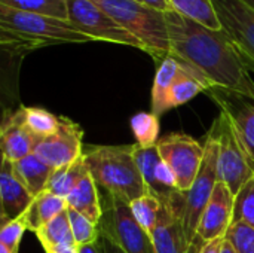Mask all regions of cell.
<instances>
[{"mask_svg": "<svg viewBox=\"0 0 254 253\" xmlns=\"http://www.w3.org/2000/svg\"><path fill=\"white\" fill-rule=\"evenodd\" d=\"M104 12L135 36L158 66L170 57L165 12L138 0H94Z\"/></svg>", "mask_w": 254, "mask_h": 253, "instance_id": "3", "label": "cell"}, {"mask_svg": "<svg viewBox=\"0 0 254 253\" xmlns=\"http://www.w3.org/2000/svg\"><path fill=\"white\" fill-rule=\"evenodd\" d=\"M183 69V63L170 55L167 57L156 70L155 79H153V86H152V100H150V107H152V113L158 115L161 118V115H164L168 109V94L171 89V85L174 84L176 78L179 76V73Z\"/></svg>", "mask_w": 254, "mask_h": 253, "instance_id": "19", "label": "cell"}, {"mask_svg": "<svg viewBox=\"0 0 254 253\" xmlns=\"http://www.w3.org/2000/svg\"><path fill=\"white\" fill-rule=\"evenodd\" d=\"M254 227V177L235 197V218Z\"/></svg>", "mask_w": 254, "mask_h": 253, "instance_id": "32", "label": "cell"}, {"mask_svg": "<svg viewBox=\"0 0 254 253\" xmlns=\"http://www.w3.org/2000/svg\"><path fill=\"white\" fill-rule=\"evenodd\" d=\"M34 234L45 251L54 248H77L71 233L67 210L39 228Z\"/></svg>", "mask_w": 254, "mask_h": 253, "instance_id": "23", "label": "cell"}, {"mask_svg": "<svg viewBox=\"0 0 254 253\" xmlns=\"http://www.w3.org/2000/svg\"><path fill=\"white\" fill-rule=\"evenodd\" d=\"M138 1H141V0H138Z\"/></svg>", "mask_w": 254, "mask_h": 253, "instance_id": "41", "label": "cell"}, {"mask_svg": "<svg viewBox=\"0 0 254 253\" xmlns=\"http://www.w3.org/2000/svg\"><path fill=\"white\" fill-rule=\"evenodd\" d=\"M77 252L79 253H104V251H103L101 242H97V243H92V245L79 246V248H77Z\"/></svg>", "mask_w": 254, "mask_h": 253, "instance_id": "35", "label": "cell"}, {"mask_svg": "<svg viewBox=\"0 0 254 253\" xmlns=\"http://www.w3.org/2000/svg\"><path fill=\"white\" fill-rule=\"evenodd\" d=\"M28 231V224L25 219V213L16 219H12L1 225L0 231V245H4L10 249L19 251V245L22 240V236Z\"/></svg>", "mask_w": 254, "mask_h": 253, "instance_id": "33", "label": "cell"}, {"mask_svg": "<svg viewBox=\"0 0 254 253\" xmlns=\"http://www.w3.org/2000/svg\"><path fill=\"white\" fill-rule=\"evenodd\" d=\"M0 4L22 12L68 21L67 0H0Z\"/></svg>", "mask_w": 254, "mask_h": 253, "instance_id": "26", "label": "cell"}, {"mask_svg": "<svg viewBox=\"0 0 254 253\" xmlns=\"http://www.w3.org/2000/svg\"><path fill=\"white\" fill-rule=\"evenodd\" d=\"M101 207L100 237L107 239L124 253H156L149 233L137 222L128 203L103 191Z\"/></svg>", "mask_w": 254, "mask_h": 253, "instance_id": "6", "label": "cell"}, {"mask_svg": "<svg viewBox=\"0 0 254 253\" xmlns=\"http://www.w3.org/2000/svg\"><path fill=\"white\" fill-rule=\"evenodd\" d=\"M235 218V195L226 183L217 182L213 195L202 213L195 242L189 253H199L202 246L219 237H225Z\"/></svg>", "mask_w": 254, "mask_h": 253, "instance_id": "11", "label": "cell"}, {"mask_svg": "<svg viewBox=\"0 0 254 253\" xmlns=\"http://www.w3.org/2000/svg\"><path fill=\"white\" fill-rule=\"evenodd\" d=\"M222 253H237L235 252V249L232 248V245L225 239V243H223V246H222Z\"/></svg>", "mask_w": 254, "mask_h": 253, "instance_id": "38", "label": "cell"}, {"mask_svg": "<svg viewBox=\"0 0 254 253\" xmlns=\"http://www.w3.org/2000/svg\"><path fill=\"white\" fill-rule=\"evenodd\" d=\"M170 55L196 69L211 85L254 100V81L223 30L208 28L174 10L165 12Z\"/></svg>", "mask_w": 254, "mask_h": 253, "instance_id": "1", "label": "cell"}, {"mask_svg": "<svg viewBox=\"0 0 254 253\" xmlns=\"http://www.w3.org/2000/svg\"><path fill=\"white\" fill-rule=\"evenodd\" d=\"M45 253H79L77 248H54V249H48Z\"/></svg>", "mask_w": 254, "mask_h": 253, "instance_id": "37", "label": "cell"}, {"mask_svg": "<svg viewBox=\"0 0 254 253\" xmlns=\"http://www.w3.org/2000/svg\"><path fill=\"white\" fill-rule=\"evenodd\" d=\"M83 160L97 186L131 204L147 195V188L135 161L134 145H104L83 149Z\"/></svg>", "mask_w": 254, "mask_h": 253, "instance_id": "2", "label": "cell"}, {"mask_svg": "<svg viewBox=\"0 0 254 253\" xmlns=\"http://www.w3.org/2000/svg\"><path fill=\"white\" fill-rule=\"evenodd\" d=\"M0 28L27 39L37 49L49 45L94 42L70 21L22 12L3 4H0Z\"/></svg>", "mask_w": 254, "mask_h": 253, "instance_id": "4", "label": "cell"}, {"mask_svg": "<svg viewBox=\"0 0 254 253\" xmlns=\"http://www.w3.org/2000/svg\"><path fill=\"white\" fill-rule=\"evenodd\" d=\"M135 161L141 171L149 195L156 197L162 206H168L180 189L174 171L161 158L158 148H141L135 143Z\"/></svg>", "mask_w": 254, "mask_h": 253, "instance_id": "13", "label": "cell"}, {"mask_svg": "<svg viewBox=\"0 0 254 253\" xmlns=\"http://www.w3.org/2000/svg\"><path fill=\"white\" fill-rule=\"evenodd\" d=\"M19 251H15V249H10L4 245H0V253H18Z\"/></svg>", "mask_w": 254, "mask_h": 253, "instance_id": "39", "label": "cell"}, {"mask_svg": "<svg viewBox=\"0 0 254 253\" xmlns=\"http://www.w3.org/2000/svg\"><path fill=\"white\" fill-rule=\"evenodd\" d=\"M210 97L217 103L220 112H225L237 130L240 131L243 140L254 157V100L243 94H237L222 88H210L207 91Z\"/></svg>", "mask_w": 254, "mask_h": 253, "instance_id": "15", "label": "cell"}, {"mask_svg": "<svg viewBox=\"0 0 254 253\" xmlns=\"http://www.w3.org/2000/svg\"><path fill=\"white\" fill-rule=\"evenodd\" d=\"M40 140L30 131L25 124L22 106L16 110H4L0 125L1 158L15 163L33 154Z\"/></svg>", "mask_w": 254, "mask_h": 253, "instance_id": "14", "label": "cell"}, {"mask_svg": "<svg viewBox=\"0 0 254 253\" xmlns=\"http://www.w3.org/2000/svg\"><path fill=\"white\" fill-rule=\"evenodd\" d=\"M205 154L199 169V173L192 185V188L185 192V210L182 224L186 237L192 246L196 237V231L202 218V213L213 195V191L219 182L217 161H219V136L217 128L213 124L204 140Z\"/></svg>", "mask_w": 254, "mask_h": 253, "instance_id": "7", "label": "cell"}, {"mask_svg": "<svg viewBox=\"0 0 254 253\" xmlns=\"http://www.w3.org/2000/svg\"><path fill=\"white\" fill-rule=\"evenodd\" d=\"M68 209L65 198L49 192L48 189L34 197L31 206L25 212L28 231L36 233L39 228L46 225L49 221L61 215Z\"/></svg>", "mask_w": 254, "mask_h": 253, "instance_id": "22", "label": "cell"}, {"mask_svg": "<svg viewBox=\"0 0 254 253\" xmlns=\"http://www.w3.org/2000/svg\"><path fill=\"white\" fill-rule=\"evenodd\" d=\"M182 61V60H180ZM183 63V69L176 78L174 84L171 85L170 94H168V109L179 107L192 98H195L199 92H207L211 85L210 82L192 66Z\"/></svg>", "mask_w": 254, "mask_h": 253, "instance_id": "18", "label": "cell"}, {"mask_svg": "<svg viewBox=\"0 0 254 253\" xmlns=\"http://www.w3.org/2000/svg\"><path fill=\"white\" fill-rule=\"evenodd\" d=\"M213 6L222 30L246 67L254 72V7L244 0H213Z\"/></svg>", "mask_w": 254, "mask_h": 253, "instance_id": "10", "label": "cell"}, {"mask_svg": "<svg viewBox=\"0 0 254 253\" xmlns=\"http://www.w3.org/2000/svg\"><path fill=\"white\" fill-rule=\"evenodd\" d=\"M22 112H24V119H25L27 127L39 140L49 137L60 127V116L42 107L22 106Z\"/></svg>", "mask_w": 254, "mask_h": 253, "instance_id": "27", "label": "cell"}, {"mask_svg": "<svg viewBox=\"0 0 254 253\" xmlns=\"http://www.w3.org/2000/svg\"><path fill=\"white\" fill-rule=\"evenodd\" d=\"M225 239L237 253H254V227L244 221H234Z\"/></svg>", "mask_w": 254, "mask_h": 253, "instance_id": "31", "label": "cell"}, {"mask_svg": "<svg viewBox=\"0 0 254 253\" xmlns=\"http://www.w3.org/2000/svg\"><path fill=\"white\" fill-rule=\"evenodd\" d=\"M131 130L141 148L156 146L159 136V116L152 112H140L134 115L129 121Z\"/></svg>", "mask_w": 254, "mask_h": 253, "instance_id": "28", "label": "cell"}, {"mask_svg": "<svg viewBox=\"0 0 254 253\" xmlns=\"http://www.w3.org/2000/svg\"><path fill=\"white\" fill-rule=\"evenodd\" d=\"M171 10L188 16L208 28L222 30V24L213 6V0H167Z\"/></svg>", "mask_w": 254, "mask_h": 253, "instance_id": "25", "label": "cell"}, {"mask_svg": "<svg viewBox=\"0 0 254 253\" xmlns=\"http://www.w3.org/2000/svg\"><path fill=\"white\" fill-rule=\"evenodd\" d=\"M225 243V237H219L216 240H211L205 243L199 253H222V246Z\"/></svg>", "mask_w": 254, "mask_h": 253, "instance_id": "34", "label": "cell"}, {"mask_svg": "<svg viewBox=\"0 0 254 253\" xmlns=\"http://www.w3.org/2000/svg\"><path fill=\"white\" fill-rule=\"evenodd\" d=\"M68 209L76 210L77 213L83 215L89 221L98 225L101 215H103V207H101V194L100 188L88 174L65 198Z\"/></svg>", "mask_w": 254, "mask_h": 253, "instance_id": "21", "label": "cell"}, {"mask_svg": "<svg viewBox=\"0 0 254 253\" xmlns=\"http://www.w3.org/2000/svg\"><path fill=\"white\" fill-rule=\"evenodd\" d=\"M213 124L219 136V180L226 183L237 197L254 177V157L225 112H220Z\"/></svg>", "mask_w": 254, "mask_h": 253, "instance_id": "5", "label": "cell"}, {"mask_svg": "<svg viewBox=\"0 0 254 253\" xmlns=\"http://www.w3.org/2000/svg\"><path fill=\"white\" fill-rule=\"evenodd\" d=\"M100 242H101V246H103V251L104 253H124L116 245H113L112 242H109L107 239H103L100 237Z\"/></svg>", "mask_w": 254, "mask_h": 253, "instance_id": "36", "label": "cell"}, {"mask_svg": "<svg viewBox=\"0 0 254 253\" xmlns=\"http://www.w3.org/2000/svg\"><path fill=\"white\" fill-rule=\"evenodd\" d=\"M129 209L134 215V218L137 219V222L149 233V236L152 234V231L155 230L159 215H161V209H162V203L153 197V195H143L137 200H134L129 204Z\"/></svg>", "mask_w": 254, "mask_h": 253, "instance_id": "29", "label": "cell"}, {"mask_svg": "<svg viewBox=\"0 0 254 253\" xmlns=\"http://www.w3.org/2000/svg\"><path fill=\"white\" fill-rule=\"evenodd\" d=\"M12 169L18 179L27 186V189L34 197L46 191L48 183L55 170L48 163H45L36 152L27 155L19 161L12 163Z\"/></svg>", "mask_w": 254, "mask_h": 253, "instance_id": "20", "label": "cell"}, {"mask_svg": "<svg viewBox=\"0 0 254 253\" xmlns=\"http://www.w3.org/2000/svg\"><path fill=\"white\" fill-rule=\"evenodd\" d=\"M244 1H247L249 4H252V6L254 7V0H244Z\"/></svg>", "mask_w": 254, "mask_h": 253, "instance_id": "40", "label": "cell"}, {"mask_svg": "<svg viewBox=\"0 0 254 253\" xmlns=\"http://www.w3.org/2000/svg\"><path fill=\"white\" fill-rule=\"evenodd\" d=\"M67 215L77 248L100 242V230L97 224H94L92 221H89L73 209H67Z\"/></svg>", "mask_w": 254, "mask_h": 253, "instance_id": "30", "label": "cell"}, {"mask_svg": "<svg viewBox=\"0 0 254 253\" xmlns=\"http://www.w3.org/2000/svg\"><path fill=\"white\" fill-rule=\"evenodd\" d=\"M83 130L70 118L60 116L58 130L49 137L40 140L36 154L52 169L71 164L83 155Z\"/></svg>", "mask_w": 254, "mask_h": 253, "instance_id": "12", "label": "cell"}, {"mask_svg": "<svg viewBox=\"0 0 254 253\" xmlns=\"http://www.w3.org/2000/svg\"><path fill=\"white\" fill-rule=\"evenodd\" d=\"M156 148L161 158L174 171L179 189L188 192L199 173L205 154L204 143L189 134L173 133L159 139Z\"/></svg>", "mask_w": 254, "mask_h": 253, "instance_id": "9", "label": "cell"}, {"mask_svg": "<svg viewBox=\"0 0 254 253\" xmlns=\"http://www.w3.org/2000/svg\"><path fill=\"white\" fill-rule=\"evenodd\" d=\"M150 239L156 253H189L190 251V243L182 221L165 206L161 209L158 224L152 231Z\"/></svg>", "mask_w": 254, "mask_h": 253, "instance_id": "17", "label": "cell"}, {"mask_svg": "<svg viewBox=\"0 0 254 253\" xmlns=\"http://www.w3.org/2000/svg\"><path fill=\"white\" fill-rule=\"evenodd\" d=\"M89 174L88 167L85 164L83 155L76 160L71 164L63 166L60 169H55L52 173V177L48 183V191L60 195L63 198H67L68 194Z\"/></svg>", "mask_w": 254, "mask_h": 253, "instance_id": "24", "label": "cell"}, {"mask_svg": "<svg viewBox=\"0 0 254 253\" xmlns=\"http://www.w3.org/2000/svg\"><path fill=\"white\" fill-rule=\"evenodd\" d=\"M34 195L18 179L12 163L1 158L0 169V218L1 225L22 216L31 206Z\"/></svg>", "mask_w": 254, "mask_h": 253, "instance_id": "16", "label": "cell"}, {"mask_svg": "<svg viewBox=\"0 0 254 253\" xmlns=\"http://www.w3.org/2000/svg\"><path fill=\"white\" fill-rule=\"evenodd\" d=\"M67 7L68 21L91 39L144 51L143 43L104 12L94 0H67Z\"/></svg>", "mask_w": 254, "mask_h": 253, "instance_id": "8", "label": "cell"}]
</instances>
